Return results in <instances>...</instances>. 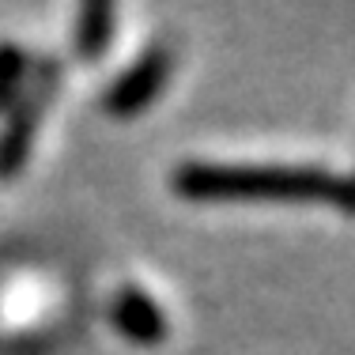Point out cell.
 I'll return each instance as SVG.
<instances>
[{
    "label": "cell",
    "mask_w": 355,
    "mask_h": 355,
    "mask_svg": "<svg viewBox=\"0 0 355 355\" xmlns=\"http://www.w3.org/2000/svg\"><path fill=\"white\" fill-rule=\"evenodd\" d=\"M110 321L117 325V333H121L125 340L144 344V348L166 340V314L159 310V302L151 299L144 287L125 284L121 291L114 295V302H110Z\"/></svg>",
    "instance_id": "4"
},
{
    "label": "cell",
    "mask_w": 355,
    "mask_h": 355,
    "mask_svg": "<svg viewBox=\"0 0 355 355\" xmlns=\"http://www.w3.org/2000/svg\"><path fill=\"white\" fill-rule=\"evenodd\" d=\"M166 76H171V53H166V46L144 49L137 61H132L129 69H125V72L106 87L103 110H106V114H114V117H132V114H140L144 106H151V103L159 98Z\"/></svg>",
    "instance_id": "3"
},
{
    "label": "cell",
    "mask_w": 355,
    "mask_h": 355,
    "mask_svg": "<svg viewBox=\"0 0 355 355\" xmlns=\"http://www.w3.org/2000/svg\"><path fill=\"white\" fill-rule=\"evenodd\" d=\"M57 80H61V61L57 57H42L31 83L19 91V98L12 103V117H8L4 132H0V178H12L27 166L31 144L38 137V125L46 106L57 95Z\"/></svg>",
    "instance_id": "2"
},
{
    "label": "cell",
    "mask_w": 355,
    "mask_h": 355,
    "mask_svg": "<svg viewBox=\"0 0 355 355\" xmlns=\"http://www.w3.org/2000/svg\"><path fill=\"white\" fill-rule=\"evenodd\" d=\"M117 27V8L106 4V0H95V4H83L80 15H76V35L72 46L80 57H98L110 46Z\"/></svg>",
    "instance_id": "5"
},
{
    "label": "cell",
    "mask_w": 355,
    "mask_h": 355,
    "mask_svg": "<svg viewBox=\"0 0 355 355\" xmlns=\"http://www.w3.org/2000/svg\"><path fill=\"white\" fill-rule=\"evenodd\" d=\"M31 76V53L19 42H0V110H8L19 98V91L27 87Z\"/></svg>",
    "instance_id": "6"
},
{
    "label": "cell",
    "mask_w": 355,
    "mask_h": 355,
    "mask_svg": "<svg viewBox=\"0 0 355 355\" xmlns=\"http://www.w3.org/2000/svg\"><path fill=\"white\" fill-rule=\"evenodd\" d=\"M171 185L189 200H336L355 208V178L284 163H182Z\"/></svg>",
    "instance_id": "1"
}]
</instances>
